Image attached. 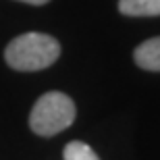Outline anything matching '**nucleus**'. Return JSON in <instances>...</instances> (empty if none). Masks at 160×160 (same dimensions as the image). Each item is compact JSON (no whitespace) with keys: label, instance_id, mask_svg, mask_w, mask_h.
Returning <instances> with one entry per match:
<instances>
[{"label":"nucleus","instance_id":"nucleus-1","mask_svg":"<svg viewBox=\"0 0 160 160\" xmlns=\"http://www.w3.org/2000/svg\"><path fill=\"white\" fill-rule=\"evenodd\" d=\"M60 56V44L48 33L29 31L8 42L4 50L6 65L15 71H42L54 65Z\"/></svg>","mask_w":160,"mask_h":160},{"label":"nucleus","instance_id":"nucleus-3","mask_svg":"<svg viewBox=\"0 0 160 160\" xmlns=\"http://www.w3.org/2000/svg\"><path fill=\"white\" fill-rule=\"evenodd\" d=\"M133 60L143 71L160 73V36L142 42L133 52Z\"/></svg>","mask_w":160,"mask_h":160},{"label":"nucleus","instance_id":"nucleus-2","mask_svg":"<svg viewBox=\"0 0 160 160\" xmlns=\"http://www.w3.org/2000/svg\"><path fill=\"white\" fill-rule=\"evenodd\" d=\"M75 102L62 92H46L38 98L31 108L29 127L36 135L52 137L67 127H71L75 121Z\"/></svg>","mask_w":160,"mask_h":160},{"label":"nucleus","instance_id":"nucleus-4","mask_svg":"<svg viewBox=\"0 0 160 160\" xmlns=\"http://www.w3.org/2000/svg\"><path fill=\"white\" fill-rule=\"evenodd\" d=\"M119 11L127 17H158L160 0H119Z\"/></svg>","mask_w":160,"mask_h":160},{"label":"nucleus","instance_id":"nucleus-6","mask_svg":"<svg viewBox=\"0 0 160 160\" xmlns=\"http://www.w3.org/2000/svg\"><path fill=\"white\" fill-rule=\"evenodd\" d=\"M19 2H25V4H36V6H42V4H46V2H50V0H19Z\"/></svg>","mask_w":160,"mask_h":160},{"label":"nucleus","instance_id":"nucleus-5","mask_svg":"<svg viewBox=\"0 0 160 160\" xmlns=\"http://www.w3.org/2000/svg\"><path fill=\"white\" fill-rule=\"evenodd\" d=\"M65 160H100L98 154L85 142H69L62 152Z\"/></svg>","mask_w":160,"mask_h":160}]
</instances>
